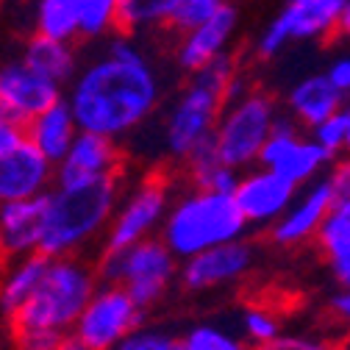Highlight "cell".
<instances>
[{"label": "cell", "mask_w": 350, "mask_h": 350, "mask_svg": "<svg viewBox=\"0 0 350 350\" xmlns=\"http://www.w3.org/2000/svg\"><path fill=\"white\" fill-rule=\"evenodd\" d=\"M64 98L72 106L81 131L120 142L137 134L156 114L161 103V78L139 42L117 31L103 53L78 67Z\"/></svg>", "instance_id": "cell-1"}, {"label": "cell", "mask_w": 350, "mask_h": 350, "mask_svg": "<svg viewBox=\"0 0 350 350\" xmlns=\"http://www.w3.org/2000/svg\"><path fill=\"white\" fill-rule=\"evenodd\" d=\"M100 284L98 267L81 256H59L42 275L36 292L9 320L17 350H59Z\"/></svg>", "instance_id": "cell-2"}, {"label": "cell", "mask_w": 350, "mask_h": 350, "mask_svg": "<svg viewBox=\"0 0 350 350\" xmlns=\"http://www.w3.org/2000/svg\"><path fill=\"white\" fill-rule=\"evenodd\" d=\"M120 195V175L86 184H53L42 211L39 253L51 258L81 256L83 247L106 237Z\"/></svg>", "instance_id": "cell-3"}, {"label": "cell", "mask_w": 350, "mask_h": 350, "mask_svg": "<svg viewBox=\"0 0 350 350\" xmlns=\"http://www.w3.org/2000/svg\"><path fill=\"white\" fill-rule=\"evenodd\" d=\"M237 72L239 64L231 53L189 72V81L172 98L161 120V150L167 159L184 164L200 145L214 137V128L226 109L228 86Z\"/></svg>", "instance_id": "cell-4"}, {"label": "cell", "mask_w": 350, "mask_h": 350, "mask_svg": "<svg viewBox=\"0 0 350 350\" xmlns=\"http://www.w3.org/2000/svg\"><path fill=\"white\" fill-rule=\"evenodd\" d=\"M247 228L250 223L245 220V214L231 192L187 187L181 195L172 198V206L164 217L159 237L184 261L214 245L242 239Z\"/></svg>", "instance_id": "cell-5"}, {"label": "cell", "mask_w": 350, "mask_h": 350, "mask_svg": "<svg viewBox=\"0 0 350 350\" xmlns=\"http://www.w3.org/2000/svg\"><path fill=\"white\" fill-rule=\"evenodd\" d=\"M281 111L284 109L278 106V100L258 86L228 98L211 137L220 159L237 170L258 164V156L265 150Z\"/></svg>", "instance_id": "cell-6"}, {"label": "cell", "mask_w": 350, "mask_h": 350, "mask_svg": "<svg viewBox=\"0 0 350 350\" xmlns=\"http://www.w3.org/2000/svg\"><path fill=\"white\" fill-rule=\"evenodd\" d=\"M181 258L175 256L161 237L142 239L122 250H103L98 265L100 281L122 284L142 309H153L159 300L178 281Z\"/></svg>", "instance_id": "cell-7"}, {"label": "cell", "mask_w": 350, "mask_h": 350, "mask_svg": "<svg viewBox=\"0 0 350 350\" xmlns=\"http://www.w3.org/2000/svg\"><path fill=\"white\" fill-rule=\"evenodd\" d=\"M170 206H172V187L167 175L150 172L145 178H139L134 187H128L120 195L109 231L103 237V250H122L142 239L159 237Z\"/></svg>", "instance_id": "cell-8"}, {"label": "cell", "mask_w": 350, "mask_h": 350, "mask_svg": "<svg viewBox=\"0 0 350 350\" xmlns=\"http://www.w3.org/2000/svg\"><path fill=\"white\" fill-rule=\"evenodd\" d=\"M342 3L345 0H286L256 36L253 53L261 62H273L295 42H328L336 36Z\"/></svg>", "instance_id": "cell-9"}, {"label": "cell", "mask_w": 350, "mask_h": 350, "mask_svg": "<svg viewBox=\"0 0 350 350\" xmlns=\"http://www.w3.org/2000/svg\"><path fill=\"white\" fill-rule=\"evenodd\" d=\"M145 323V309L122 284L100 281L81 312L72 334L90 350H117L120 342Z\"/></svg>", "instance_id": "cell-10"}, {"label": "cell", "mask_w": 350, "mask_h": 350, "mask_svg": "<svg viewBox=\"0 0 350 350\" xmlns=\"http://www.w3.org/2000/svg\"><path fill=\"white\" fill-rule=\"evenodd\" d=\"M300 128L303 125L292 114L281 111L278 120H275L273 134H270V139L265 145V150H261V156H258L261 167H270V170L281 172L284 178L295 181L297 187H303V184L320 178V175H325V170L336 159L312 134L303 137Z\"/></svg>", "instance_id": "cell-11"}, {"label": "cell", "mask_w": 350, "mask_h": 350, "mask_svg": "<svg viewBox=\"0 0 350 350\" xmlns=\"http://www.w3.org/2000/svg\"><path fill=\"white\" fill-rule=\"evenodd\" d=\"M256 265V247L242 237L226 245H214L181 261L178 284L187 292H211L242 281Z\"/></svg>", "instance_id": "cell-12"}, {"label": "cell", "mask_w": 350, "mask_h": 350, "mask_svg": "<svg viewBox=\"0 0 350 350\" xmlns=\"http://www.w3.org/2000/svg\"><path fill=\"white\" fill-rule=\"evenodd\" d=\"M297 192H300V187L295 181L284 178L281 172L253 164V167L242 170L234 198L245 214V220L250 223V228H270L286 214V208L295 203Z\"/></svg>", "instance_id": "cell-13"}, {"label": "cell", "mask_w": 350, "mask_h": 350, "mask_svg": "<svg viewBox=\"0 0 350 350\" xmlns=\"http://www.w3.org/2000/svg\"><path fill=\"white\" fill-rule=\"evenodd\" d=\"M62 98V83L33 70L25 59L0 64V111L12 120L28 125L39 111H45Z\"/></svg>", "instance_id": "cell-14"}, {"label": "cell", "mask_w": 350, "mask_h": 350, "mask_svg": "<svg viewBox=\"0 0 350 350\" xmlns=\"http://www.w3.org/2000/svg\"><path fill=\"white\" fill-rule=\"evenodd\" d=\"M303 192H297L295 203L286 208V214L275 226L267 228L270 234V242L278 245V247H297L303 242H312L323 226V220L328 217L331 206L336 203V195H334V187L325 175L320 178L309 181L300 187Z\"/></svg>", "instance_id": "cell-15"}, {"label": "cell", "mask_w": 350, "mask_h": 350, "mask_svg": "<svg viewBox=\"0 0 350 350\" xmlns=\"http://www.w3.org/2000/svg\"><path fill=\"white\" fill-rule=\"evenodd\" d=\"M56 184V161H51L28 137L0 156V203L28 200L51 192Z\"/></svg>", "instance_id": "cell-16"}, {"label": "cell", "mask_w": 350, "mask_h": 350, "mask_svg": "<svg viewBox=\"0 0 350 350\" xmlns=\"http://www.w3.org/2000/svg\"><path fill=\"white\" fill-rule=\"evenodd\" d=\"M237 28H239V9L231 0H223L220 9L208 20H203L192 31L181 33V42H178V48H175V64L187 72H195V70L206 67L208 62L226 56L234 36H237Z\"/></svg>", "instance_id": "cell-17"}, {"label": "cell", "mask_w": 350, "mask_h": 350, "mask_svg": "<svg viewBox=\"0 0 350 350\" xmlns=\"http://www.w3.org/2000/svg\"><path fill=\"white\" fill-rule=\"evenodd\" d=\"M122 167V150L117 139L81 131L75 137L67 156L56 164V184H86L120 175Z\"/></svg>", "instance_id": "cell-18"}, {"label": "cell", "mask_w": 350, "mask_h": 350, "mask_svg": "<svg viewBox=\"0 0 350 350\" xmlns=\"http://www.w3.org/2000/svg\"><path fill=\"white\" fill-rule=\"evenodd\" d=\"M45 195L0 203V258L14 261L28 253H39Z\"/></svg>", "instance_id": "cell-19"}, {"label": "cell", "mask_w": 350, "mask_h": 350, "mask_svg": "<svg viewBox=\"0 0 350 350\" xmlns=\"http://www.w3.org/2000/svg\"><path fill=\"white\" fill-rule=\"evenodd\" d=\"M345 103H347V95H342L336 90L331 78L325 72H314V75H306L297 83H292V90L286 92L284 111L292 114L306 131H312L331 114L342 111Z\"/></svg>", "instance_id": "cell-20"}, {"label": "cell", "mask_w": 350, "mask_h": 350, "mask_svg": "<svg viewBox=\"0 0 350 350\" xmlns=\"http://www.w3.org/2000/svg\"><path fill=\"white\" fill-rule=\"evenodd\" d=\"M81 134V125L75 120L72 106L67 103V98L56 100L53 106H48L45 111H39L28 125H25V137L45 153L51 161H62L67 156V150L72 148L75 137Z\"/></svg>", "instance_id": "cell-21"}, {"label": "cell", "mask_w": 350, "mask_h": 350, "mask_svg": "<svg viewBox=\"0 0 350 350\" xmlns=\"http://www.w3.org/2000/svg\"><path fill=\"white\" fill-rule=\"evenodd\" d=\"M48 265H51V256H45V253H28V256L12 261V267L3 273V278H0V317L6 323L36 292Z\"/></svg>", "instance_id": "cell-22"}, {"label": "cell", "mask_w": 350, "mask_h": 350, "mask_svg": "<svg viewBox=\"0 0 350 350\" xmlns=\"http://www.w3.org/2000/svg\"><path fill=\"white\" fill-rule=\"evenodd\" d=\"M23 59L39 70L42 75H48L51 81L67 86L75 72H78V53H75V45L72 42H64V39H51V36H42V33H33L25 45V53Z\"/></svg>", "instance_id": "cell-23"}, {"label": "cell", "mask_w": 350, "mask_h": 350, "mask_svg": "<svg viewBox=\"0 0 350 350\" xmlns=\"http://www.w3.org/2000/svg\"><path fill=\"white\" fill-rule=\"evenodd\" d=\"M184 167H187L189 187L211 189V192H231L234 195V189L239 184V175H242V170H237V167H231L220 159V153H217V148H214V139L200 145L184 161Z\"/></svg>", "instance_id": "cell-24"}, {"label": "cell", "mask_w": 350, "mask_h": 350, "mask_svg": "<svg viewBox=\"0 0 350 350\" xmlns=\"http://www.w3.org/2000/svg\"><path fill=\"white\" fill-rule=\"evenodd\" d=\"M33 33L75 42L81 36V0H36Z\"/></svg>", "instance_id": "cell-25"}, {"label": "cell", "mask_w": 350, "mask_h": 350, "mask_svg": "<svg viewBox=\"0 0 350 350\" xmlns=\"http://www.w3.org/2000/svg\"><path fill=\"white\" fill-rule=\"evenodd\" d=\"M181 0H122L120 9V31L122 33H145L156 28H170L175 6Z\"/></svg>", "instance_id": "cell-26"}, {"label": "cell", "mask_w": 350, "mask_h": 350, "mask_svg": "<svg viewBox=\"0 0 350 350\" xmlns=\"http://www.w3.org/2000/svg\"><path fill=\"white\" fill-rule=\"evenodd\" d=\"M314 242H317V250L325 258L350 253V198H339L331 206V211L323 220Z\"/></svg>", "instance_id": "cell-27"}, {"label": "cell", "mask_w": 350, "mask_h": 350, "mask_svg": "<svg viewBox=\"0 0 350 350\" xmlns=\"http://www.w3.org/2000/svg\"><path fill=\"white\" fill-rule=\"evenodd\" d=\"M184 350H256L242 334L217 325V323H195L181 334Z\"/></svg>", "instance_id": "cell-28"}, {"label": "cell", "mask_w": 350, "mask_h": 350, "mask_svg": "<svg viewBox=\"0 0 350 350\" xmlns=\"http://www.w3.org/2000/svg\"><path fill=\"white\" fill-rule=\"evenodd\" d=\"M122 0H81V39H103L120 31Z\"/></svg>", "instance_id": "cell-29"}, {"label": "cell", "mask_w": 350, "mask_h": 350, "mask_svg": "<svg viewBox=\"0 0 350 350\" xmlns=\"http://www.w3.org/2000/svg\"><path fill=\"white\" fill-rule=\"evenodd\" d=\"M239 334L258 350L281 334V317L270 306H247L239 317Z\"/></svg>", "instance_id": "cell-30"}, {"label": "cell", "mask_w": 350, "mask_h": 350, "mask_svg": "<svg viewBox=\"0 0 350 350\" xmlns=\"http://www.w3.org/2000/svg\"><path fill=\"white\" fill-rule=\"evenodd\" d=\"M117 350H184V347H181V334H172L161 325L142 323L120 342Z\"/></svg>", "instance_id": "cell-31"}, {"label": "cell", "mask_w": 350, "mask_h": 350, "mask_svg": "<svg viewBox=\"0 0 350 350\" xmlns=\"http://www.w3.org/2000/svg\"><path fill=\"white\" fill-rule=\"evenodd\" d=\"M223 0H181L178 6H175V14L170 20V31L172 33H187L192 31L195 25H200L203 20H208L217 9H220Z\"/></svg>", "instance_id": "cell-32"}, {"label": "cell", "mask_w": 350, "mask_h": 350, "mask_svg": "<svg viewBox=\"0 0 350 350\" xmlns=\"http://www.w3.org/2000/svg\"><path fill=\"white\" fill-rule=\"evenodd\" d=\"M309 134L331 153V156H342L345 153V145H347V117H345V109L331 114L328 120H323L320 125H314Z\"/></svg>", "instance_id": "cell-33"}, {"label": "cell", "mask_w": 350, "mask_h": 350, "mask_svg": "<svg viewBox=\"0 0 350 350\" xmlns=\"http://www.w3.org/2000/svg\"><path fill=\"white\" fill-rule=\"evenodd\" d=\"M258 350H336V345L317 334H284L281 331L273 342H267Z\"/></svg>", "instance_id": "cell-34"}, {"label": "cell", "mask_w": 350, "mask_h": 350, "mask_svg": "<svg viewBox=\"0 0 350 350\" xmlns=\"http://www.w3.org/2000/svg\"><path fill=\"white\" fill-rule=\"evenodd\" d=\"M325 178L331 181L336 200L339 198H350V156L347 153H342V156H336L331 161V167L325 170Z\"/></svg>", "instance_id": "cell-35"}, {"label": "cell", "mask_w": 350, "mask_h": 350, "mask_svg": "<svg viewBox=\"0 0 350 350\" xmlns=\"http://www.w3.org/2000/svg\"><path fill=\"white\" fill-rule=\"evenodd\" d=\"M25 139V125L0 111V156H6Z\"/></svg>", "instance_id": "cell-36"}, {"label": "cell", "mask_w": 350, "mask_h": 350, "mask_svg": "<svg viewBox=\"0 0 350 350\" xmlns=\"http://www.w3.org/2000/svg\"><path fill=\"white\" fill-rule=\"evenodd\" d=\"M325 75L331 78V83L336 86L342 95L350 98V56H336V59L328 64Z\"/></svg>", "instance_id": "cell-37"}, {"label": "cell", "mask_w": 350, "mask_h": 350, "mask_svg": "<svg viewBox=\"0 0 350 350\" xmlns=\"http://www.w3.org/2000/svg\"><path fill=\"white\" fill-rule=\"evenodd\" d=\"M328 309H331V314L336 320H342V323L350 325V289L339 286V292H334L331 300H328Z\"/></svg>", "instance_id": "cell-38"}, {"label": "cell", "mask_w": 350, "mask_h": 350, "mask_svg": "<svg viewBox=\"0 0 350 350\" xmlns=\"http://www.w3.org/2000/svg\"><path fill=\"white\" fill-rule=\"evenodd\" d=\"M328 267H331V275L339 286L350 289V253H342V256H334L328 258Z\"/></svg>", "instance_id": "cell-39"}, {"label": "cell", "mask_w": 350, "mask_h": 350, "mask_svg": "<svg viewBox=\"0 0 350 350\" xmlns=\"http://www.w3.org/2000/svg\"><path fill=\"white\" fill-rule=\"evenodd\" d=\"M336 36L342 39H350V0L342 3V12H339V23H336Z\"/></svg>", "instance_id": "cell-40"}, {"label": "cell", "mask_w": 350, "mask_h": 350, "mask_svg": "<svg viewBox=\"0 0 350 350\" xmlns=\"http://www.w3.org/2000/svg\"><path fill=\"white\" fill-rule=\"evenodd\" d=\"M59 350H90V347H86V345H83V342H81L75 334H70V336H67V339L59 345Z\"/></svg>", "instance_id": "cell-41"}, {"label": "cell", "mask_w": 350, "mask_h": 350, "mask_svg": "<svg viewBox=\"0 0 350 350\" xmlns=\"http://www.w3.org/2000/svg\"><path fill=\"white\" fill-rule=\"evenodd\" d=\"M345 117H347V145H345V153L350 156V98L345 103Z\"/></svg>", "instance_id": "cell-42"}]
</instances>
